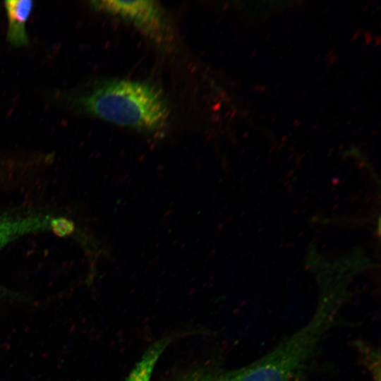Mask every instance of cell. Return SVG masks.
<instances>
[{
	"label": "cell",
	"mask_w": 381,
	"mask_h": 381,
	"mask_svg": "<svg viewBox=\"0 0 381 381\" xmlns=\"http://www.w3.org/2000/svg\"><path fill=\"white\" fill-rule=\"evenodd\" d=\"M51 222L48 214L0 216V236L13 234L20 238L29 234L49 231Z\"/></svg>",
	"instance_id": "obj_4"
},
{
	"label": "cell",
	"mask_w": 381,
	"mask_h": 381,
	"mask_svg": "<svg viewBox=\"0 0 381 381\" xmlns=\"http://www.w3.org/2000/svg\"><path fill=\"white\" fill-rule=\"evenodd\" d=\"M18 238L17 236L13 234H4L0 236V250L6 246L10 242ZM4 291L1 288H0V296H2Z\"/></svg>",
	"instance_id": "obj_6"
},
{
	"label": "cell",
	"mask_w": 381,
	"mask_h": 381,
	"mask_svg": "<svg viewBox=\"0 0 381 381\" xmlns=\"http://www.w3.org/2000/svg\"><path fill=\"white\" fill-rule=\"evenodd\" d=\"M33 6L32 1L8 0L4 1L8 18L7 39L12 44L23 46L28 44L26 23Z\"/></svg>",
	"instance_id": "obj_3"
},
{
	"label": "cell",
	"mask_w": 381,
	"mask_h": 381,
	"mask_svg": "<svg viewBox=\"0 0 381 381\" xmlns=\"http://www.w3.org/2000/svg\"><path fill=\"white\" fill-rule=\"evenodd\" d=\"M169 343L168 338H164L150 345L124 381H150L155 367Z\"/></svg>",
	"instance_id": "obj_5"
},
{
	"label": "cell",
	"mask_w": 381,
	"mask_h": 381,
	"mask_svg": "<svg viewBox=\"0 0 381 381\" xmlns=\"http://www.w3.org/2000/svg\"><path fill=\"white\" fill-rule=\"evenodd\" d=\"M86 111L109 122L142 130H158L169 111L159 90L139 81L112 80L95 87L81 99Z\"/></svg>",
	"instance_id": "obj_1"
},
{
	"label": "cell",
	"mask_w": 381,
	"mask_h": 381,
	"mask_svg": "<svg viewBox=\"0 0 381 381\" xmlns=\"http://www.w3.org/2000/svg\"><path fill=\"white\" fill-rule=\"evenodd\" d=\"M98 10L121 17L156 39L164 35L166 25L160 6L155 1H95Z\"/></svg>",
	"instance_id": "obj_2"
}]
</instances>
